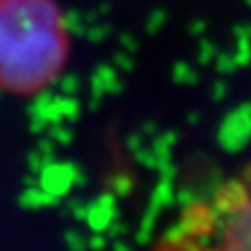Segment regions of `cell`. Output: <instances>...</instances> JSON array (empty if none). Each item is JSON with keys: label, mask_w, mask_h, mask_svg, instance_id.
I'll list each match as a JSON object with an SVG mask.
<instances>
[{"label": "cell", "mask_w": 251, "mask_h": 251, "mask_svg": "<svg viewBox=\"0 0 251 251\" xmlns=\"http://www.w3.org/2000/svg\"><path fill=\"white\" fill-rule=\"evenodd\" d=\"M72 52L57 0H0V92L36 97L63 75Z\"/></svg>", "instance_id": "cell-1"}, {"label": "cell", "mask_w": 251, "mask_h": 251, "mask_svg": "<svg viewBox=\"0 0 251 251\" xmlns=\"http://www.w3.org/2000/svg\"><path fill=\"white\" fill-rule=\"evenodd\" d=\"M195 232L214 237V245L228 251H251V168L218 191L209 207L191 218Z\"/></svg>", "instance_id": "cell-2"}]
</instances>
